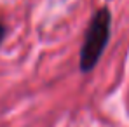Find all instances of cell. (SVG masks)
<instances>
[{
	"instance_id": "obj_2",
	"label": "cell",
	"mask_w": 129,
	"mask_h": 127,
	"mask_svg": "<svg viewBox=\"0 0 129 127\" xmlns=\"http://www.w3.org/2000/svg\"><path fill=\"white\" fill-rule=\"evenodd\" d=\"M5 26H4V23L0 21V45H2V42H4V37H5Z\"/></svg>"
},
{
	"instance_id": "obj_1",
	"label": "cell",
	"mask_w": 129,
	"mask_h": 127,
	"mask_svg": "<svg viewBox=\"0 0 129 127\" xmlns=\"http://www.w3.org/2000/svg\"><path fill=\"white\" fill-rule=\"evenodd\" d=\"M110 33H112V14L107 7H101L91 18L80 47L79 66L82 73H89L94 70V66L103 56V51L108 45Z\"/></svg>"
}]
</instances>
